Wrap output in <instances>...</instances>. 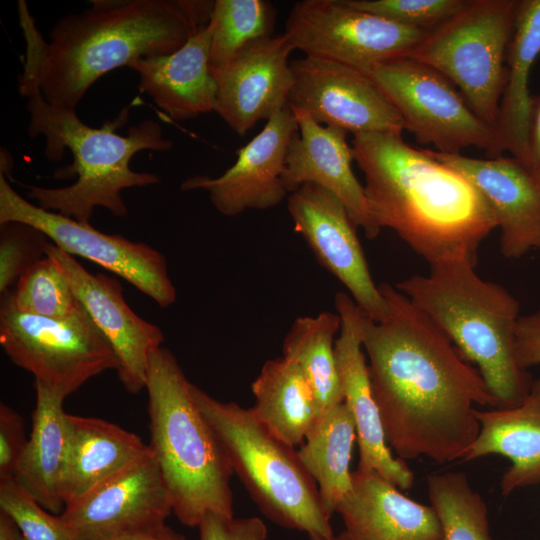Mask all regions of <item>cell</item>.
I'll list each match as a JSON object with an SVG mask.
<instances>
[{
  "mask_svg": "<svg viewBox=\"0 0 540 540\" xmlns=\"http://www.w3.org/2000/svg\"><path fill=\"white\" fill-rule=\"evenodd\" d=\"M289 215L318 262L349 291L352 299L374 321L388 307L372 279L356 234V226L340 200L316 184H304L290 193Z\"/></svg>",
  "mask_w": 540,
  "mask_h": 540,
  "instance_id": "14",
  "label": "cell"
},
{
  "mask_svg": "<svg viewBox=\"0 0 540 540\" xmlns=\"http://www.w3.org/2000/svg\"><path fill=\"white\" fill-rule=\"evenodd\" d=\"M388 312L364 311L362 345L386 441L403 460L463 461L480 424L474 405L498 408L479 371L395 286L378 285Z\"/></svg>",
  "mask_w": 540,
  "mask_h": 540,
  "instance_id": "1",
  "label": "cell"
},
{
  "mask_svg": "<svg viewBox=\"0 0 540 540\" xmlns=\"http://www.w3.org/2000/svg\"><path fill=\"white\" fill-rule=\"evenodd\" d=\"M401 116L405 129L437 152L460 154L477 147L502 156L496 128L482 121L440 72L408 56L373 66L367 73Z\"/></svg>",
  "mask_w": 540,
  "mask_h": 540,
  "instance_id": "10",
  "label": "cell"
},
{
  "mask_svg": "<svg viewBox=\"0 0 540 540\" xmlns=\"http://www.w3.org/2000/svg\"><path fill=\"white\" fill-rule=\"evenodd\" d=\"M276 11L265 0H214L209 26L210 67L221 66L250 45L273 36Z\"/></svg>",
  "mask_w": 540,
  "mask_h": 540,
  "instance_id": "31",
  "label": "cell"
},
{
  "mask_svg": "<svg viewBox=\"0 0 540 540\" xmlns=\"http://www.w3.org/2000/svg\"><path fill=\"white\" fill-rule=\"evenodd\" d=\"M427 489L441 523L443 540H492L487 505L465 473L431 474Z\"/></svg>",
  "mask_w": 540,
  "mask_h": 540,
  "instance_id": "32",
  "label": "cell"
},
{
  "mask_svg": "<svg viewBox=\"0 0 540 540\" xmlns=\"http://www.w3.org/2000/svg\"><path fill=\"white\" fill-rule=\"evenodd\" d=\"M209 23L177 51L140 58L128 67L139 74V91L173 120H187L214 111L217 87L210 71Z\"/></svg>",
  "mask_w": 540,
  "mask_h": 540,
  "instance_id": "23",
  "label": "cell"
},
{
  "mask_svg": "<svg viewBox=\"0 0 540 540\" xmlns=\"http://www.w3.org/2000/svg\"><path fill=\"white\" fill-rule=\"evenodd\" d=\"M24 420L10 406L0 405V481L14 478L18 461L27 445Z\"/></svg>",
  "mask_w": 540,
  "mask_h": 540,
  "instance_id": "38",
  "label": "cell"
},
{
  "mask_svg": "<svg viewBox=\"0 0 540 540\" xmlns=\"http://www.w3.org/2000/svg\"><path fill=\"white\" fill-rule=\"evenodd\" d=\"M251 390L256 418L287 445L300 444L317 418L314 395L301 368L286 357L270 359Z\"/></svg>",
  "mask_w": 540,
  "mask_h": 540,
  "instance_id": "28",
  "label": "cell"
},
{
  "mask_svg": "<svg viewBox=\"0 0 540 540\" xmlns=\"http://www.w3.org/2000/svg\"><path fill=\"white\" fill-rule=\"evenodd\" d=\"M395 285L474 363L498 408L514 407L528 394L532 378L515 356L519 302L501 285L486 281L466 260L430 265Z\"/></svg>",
  "mask_w": 540,
  "mask_h": 540,
  "instance_id": "5",
  "label": "cell"
},
{
  "mask_svg": "<svg viewBox=\"0 0 540 540\" xmlns=\"http://www.w3.org/2000/svg\"><path fill=\"white\" fill-rule=\"evenodd\" d=\"M18 91L27 99L28 135L44 136L46 158L59 161L66 149L73 156L72 164L56 174L59 178L76 177L74 183L61 188L25 186L27 197L37 206L86 223H90L96 207L121 217L128 212L121 197L123 189L159 182L155 174L130 168L131 159L140 151L172 148V141L163 136L157 121L144 120L131 126L127 135H120L115 131L128 119V107H125L101 128L90 127L79 119L74 109L47 102L35 76L24 68L18 76Z\"/></svg>",
  "mask_w": 540,
  "mask_h": 540,
  "instance_id": "4",
  "label": "cell"
},
{
  "mask_svg": "<svg viewBox=\"0 0 540 540\" xmlns=\"http://www.w3.org/2000/svg\"><path fill=\"white\" fill-rule=\"evenodd\" d=\"M191 393L233 472L263 514L284 528L332 538L317 484L294 447L274 436L251 408L221 402L192 383Z\"/></svg>",
  "mask_w": 540,
  "mask_h": 540,
  "instance_id": "7",
  "label": "cell"
},
{
  "mask_svg": "<svg viewBox=\"0 0 540 540\" xmlns=\"http://www.w3.org/2000/svg\"><path fill=\"white\" fill-rule=\"evenodd\" d=\"M335 307L341 326L334 352L344 402L356 427L360 455L357 469L377 472L397 488L409 489L414 481L413 473L403 459L392 456L373 397L368 365L362 351L363 310L344 292L335 295Z\"/></svg>",
  "mask_w": 540,
  "mask_h": 540,
  "instance_id": "19",
  "label": "cell"
},
{
  "mask_svg": "<svg viewBox=\"0 0 540 540\" xmlns=\"http://www.w3.org/2000/svg\"><path fill=\"white\" fill-rule=\"evenodd\" d=\"M297 132L298 123L290 108L278 111L236 152L235 163L222 175L187 178L181 190L207 191L213 206L225 216L277 206L289 194L283 174L288 147Z\"/></svg>",
  "mask_w": 540,
  "mask_h": 540,
  "instance_id": "17",
  "label": "cell"
},
{
  "mask_svg": "<svg viewBox=\"0 0 540 540\" xmlns=\"http://www.w3.org/2000/svg\"><path fill=\"white\" fill-rule=\"evenodd\" d=\"M291 69L288 107L305 111L317 123L353 135L405 130L398 111L368 74L308 56L291 62Z\"/></svg>",
  "mask_w": 540,
  "mask_h": 540,
  "instance_id": "13",
  "label": "cell"
},
{
  "mask_svg": "<svg viewBox=\"0 0 540 540\" xmlns=\"http://www.w3.org/2000/svg\"><path fill=\"white\" fill-rule=\"evenodd\" d=\"M200 540H266L267 527L258 517L234 518L207 513L198 525Z\"/></svg>",
  "mask_w": 540,
  "mask_h": 540,
  "instance_id": "37",
  "label": "cell"
},
{
  "mask_svg": "<svg viewBox=\"0 0 540 540\" xmlns=\"http://www.w3.org/2000/svg\"><path fill=\"white\" fill-rule=\"evenodd\" d=\"M293 47L284 33L260 40L229 62L210 67L217 93L214 111L239 136L288 107L294 77Z\"/></svg>",
  "mask_w": 540,
  "mask_h": 540,
  "instance_id": "18",
  "label": "cell"
},
{
  "mask_svg": "<svg viewBox=\"0 0 540 540\" xmlns=\"http://www.w3.org/2000/svg\"><path fill=\"white\" fill-rule=\"evenodd\" d=\"M540 54V0H519L505 57V81L496 129L504 151L527 169L535 99L529 92L531 68Z\"/></svg>",
  "mask_w": 540,
  "mask_h": 540,
  "instance_id": "27",
  "label": "cell"
},
{
  "mask_svg": "<svg viewBox=\"0 0 540 540\" xmlns=\"http://www.w3.org/2000/svg\"><path fill=\"white\" fill-rule=\"evenodd\" d=\"M12 301L22 312L48 318H65L81 303L71 287L46 255L31 265L10 290Z\"/></svg>",
  "mask_w": 540,
  "mask_h": 540,
  "instance_id": "33",
  "label": "cell"
},
{
  "mask_svg": "<svg viewBox=\"0 0 540 540\" xmlns=\"http://www.w3.org/2000/svg\"><path fill=\"white\" fill-rule=\"evenodd\" d=\"M171 513L169 494L149 447L59 515L75 540H105L163 523Z\"/></svg>",
  "mask_w": 540,
  "mask_h": 540,
  "instance_id": "16",
  "label": "cell"
},
{
  "mask_svg": "<svg viewBox=\"0 0 540 540\" xmlns=\"http://www.w3.org/2000/svg\"><path fill=\"white\" fill-rule=\"evenodd\" d=\"M34 386L32 431L14 479L47 511L61 514L65 508L63 483L69 452L67 413L63 398L38 382Z\"/></svg>",
  "mask_w": 540,
  "mask_h": 540,
  "instance_id": "25",
  "label": "cell"
},
{
  "mask_svg": "<svg viewBox=\"0 0 540 540\" xmlns=\"http://www.w3.org/2000/svg\"><path fill=\"white\" fill-rule=\"evenodd\" d=\"M428 31L356 9L345 0H301L290 10L285 36L305 56L368 73L378 63L408 56Z\"/></svg>",
  "mask_w": 540,
  "mask_h": 540,
  "instance_id": "11",
  "label": "cell"
},
{
  "mask_svg": "<svg viewBox=\"0 0 540 540\" xmlns=\"http://www.w3.org/2000/svg\"><path fill=\"white\" fill-rule=\"evenodd\" d=\"M355 438L354 418L342 402L316 418L297 451L318 486L321 506L329 518L352 488L349 466Z\"/></svg>",
  "mask_w": 540,
  "mask_h": 540,
  "instance_id": "29",
  "label": "cell"
},
{
  "mask_svg": "<svg viewBox=\"0 0 540 540\" xmlns=\"http://www.w3.org/2000/svg\"><path fill=\"white\" fill-rule=\"evenodd\" d=\"M350 6L395 23L432 31L460 9L468 0H345Z\"/></svg>",
  "mask_w": 540,
  "mask_h": 540,
  "instance_id": "36",
  "label": "cell"
},
{
  "mask_svg": "<svg viewBox=\"0 0 540 540\" xmlns=\"http://www.w3.org/2000/svg\"><path fill=\"white\" fill-rule=\"evenodd\" d=\"M465 176L483 195L500 228V251L509 259L540 250V186L513 157L476 159L428 149Z\"/></svg>",
  "mask_w": 540,
  "mask_h": 540,
  "instance_id": "21",
  "label": "cell"
},
{
  "mask_svg": "<svg viewBox=\"0 0 540 540\" xmlns=\"http://www.w3.org/2000/svg\"><path fill=\"white\" fill-rule=\"evenodd\" d=\"M515 356L518 365H540V310L519 317L515 328Z\"/></svg>",
  "mask_w": 540,
  "mask_h": 540,
  "instance_id": "39",
  "label": "cell"
},
{
  "mask_svg": "<svg viewBox=\"0 0 540 540\" xmlns=\"http://www.w3.org/2000/svg\"><path fill=\"white\" fill-rule=\"evenodd\" d=\"M354 160L377 227L395 231L430 265L477 262L482 241L497 228L490 205L461 173L400 132L353 135Z\"/></svg>",
  "mask_w": 540,
  "mask_h": 540,
  "instance_id": "3",
  "label": "cell"
},
{
  "mask_svg": "<svg viewBox=\"0 0 540 540\" xmlns=\"http://www.w3.org/2000/svg\"><path fill=\"white\" fill-rule=\"evenodd\" d=\"M0 344L9 359L65 399L92 377L117 370L116 355L84 307L65 318L17 309L1 294Z\"/></svg>",
  "mask_w": 540,
  "mask_h": 540,
  "instance_id": "9",
  "label": "cell"
},
{
  "mask_svg": "<svg viewBox=\"0 0 540 540\" xmlns=\"http://www.w3.org/2000/svg\"><path fill=\"white\" fill-rule=\"evenodd\" d=\"M45 253L110 343L125 390L131 394L141 392L145 389L149 357L164 341L161 329L129 307L118 280L90 273L52 242L46 245Z\"/></svg>",
  "mask_w": 540,
  "mask_h": 540,
  "instance_id": "15",
  "label": "cell"
},
{
  "mask_svg": "<svg viewBox=\"0 0 540 540\" xmlns=\"http://www.w3.org/2000/svg\"><path fill=\"white\" fill-rule=\"evenodd\" d=\"M341 320L338 313L323 311L296 318L283 340V357L302 370L315 399L317 417L344 402L334 345Z\"/></svg>",
  "mask_w": 540,
  "mask_h": 540,
  "instance_id": "30",
  "label": "cell"
},
{
  "mask_svg": "<svg viewBox=\"0 0 540 540\" xmlns=\"http://www.w3.org/2000/svg\"><path fill=\"white\" fill-rule=\"evenodd\" d=\"M336 512L350 540H443L434 508L405 496L374 471L352 472V488Z\"/></svg>",
  "mask_w": 540,
  "mask_h": 540,
  "instance_id": "22",
  "label": "cell"
},
{
  "mask_svg": "<svg viewBox=\"0 0 540 540\" xmlns=\"http://www.w3.org/2000/svg\"><path fill=\"white\" fill-rule=\"evenodd\" d=\"M0 509L15 520L26 540H75L60 515L47 511L14 478L0 481Z\"/></svg>",
  "mask_w": 540,
  "mask_h": 540,
  "instance_id": "34",
  "label": "cell"
},
{
  "mask_svg": "<svg viewBox=\"0 0 540 540\" xmlns=\"http://www.w3.org/2000/svg\"><path fill=\"white\" fill-rule=\"evenodd\" d=\"M527 170L540 186V98L535 99L534 103Z\"/></svg>",
  "mask_w": 540,
  "mask_h": 540,
  "instance_id": "40",
  "label": "cell"
},
{
  "mask_svg": "<svg viewBox=\"0 0 540 540\" xmlns=\"http://www.w3.org/2000/svg\"><path fill=\"white\" fill-rule=\"evenodd\" d=\"M518 6L519 0H468L408 55L444 75L471 110L494 128Z\"/></svg>",
  "mask_w": 540,
  "mask_h": 540,
  "instance_id": "8",
  "label": "cell"
},
{
  "mask_svg": "<svg viewBox=\"0 0 540 540\" xmlns=\"http://www.w3.org/2000/svg\"><path fill=\"white\" fill-rule=\"evenodd\" d=\"M10 221L33 226L64 252L125 279L161 308L176 301V289L162 253L145 243L106 234L90 223L42 209L20 196L0 172V223Z\"/></svg>",
  "mask_w": 540,
  "mask_h": 540,
  "instance_id": "12",
  "label": "cell"
},
{
  "mask_svg": "<svg viewBox=\"0 0 540 540\" xmlns=\"http://www.w3.org/2000/svg\"><path fill=\"white\" fill-rule=\"evenodd\" d=\"M309 539L310 540H350V538H349V536H348V534L346 533L345 530L343 532H341L340 534L336 535V536L334 535L330 539L319 537V536H309Z\"/></svg>",
  "mask_w": 540,
  "mask_h": 540,
  "instance_id": "43",
  "label": "cell"
},
{
  "mask_svg": "<svg viewBox=\"0 0 540 540\" xmlns=\"http://www.w3.org/2000/svg\"><path fill=\"white\" fill-rule=\"evenodd\" d=\"M0 540H26L15 520L0 509Z\"/></svg>",
  "mask_w": 540,
  "mask_h": 540,
  "instance_id": "42",
  "label": "cell"
},
{
  "mask_svg": "<svg viewBox=\"0 0 540 540\" xmlns=\"http://www.w3.org/2000/svg\"><path fill=\"white\" fill-rule=\"evenodd\" d=\"M148 444L166 485L172 513L198 527L207 513L233 517L234 473L215 433L198 409L172 352L160 347L148 361Z\"/></svg>",
  "mask_w": 540,
  "mask_h": 540,
  "instance_id": "6",
  "label": "cell"
},
{
  "mask_svg": "<svg viewBox=\"0 0 540 540\" xmlns=\"http://www.w3.org/2000/svg\"><path fill=\"white\" fill-rule=\"evenodd\" d=\"M19 24L26 42L24 69L51 105L76 109L106 73L140 58L180 49L211 17L214 1L94 0L59 20L43 39L24 0Z\"/></svg>",
  "mask_w": 540,
  "mask_h": 540,
  "instance_id": "2",
  "label": "cell"
},
{
  "mask_svg": "<svg viewBox=\"0 0 540 540\" xmlns=\"http://www.w3.org/2000/svg\"><path fill=\"white\" fill-rule=\"evenodd\" d=\"M48 238L38 229L21 222L0 223V292L10 291L20 276L46 256Z\"/></svg>",
  "mask_w": 540,
  "mask_h": 540,
  "instance_id": "35",
  "label": "cell"
},
{
  "mask_svg": "<svg viewBox=\"0 0 540 540\" xmlns=\"http://www.w3.org/2000/svg\"><path fill=\"white\" fill-rule=\"evenodd\" d=\"M105 540H187L182 534L163 523L139 528Z\"/></svg>",
  "mask_w": 540,
  "mask_h": 540,
  "instance_id": "41",
  "label": "cell"
},
{
  "mask_svg": "<svg viewBox=\"0 0 540 540\" xmlns=\"http://www.w3.org/2000/svg\"><path fill=\"white\" fill-rule=\"evenodd\" d=\"M66 420L69 452L63 483L65 506L126 468L149 448L139 436L109 421L73 414H67Z\"/></svg>",
  "mask_w": 540,
  "mask_h": 540,
  "instance_id": "26",
  "label": "cell"
},
{
  "mask_svg": "<svg viewBox=\"0 0 540 540\" xmlns=\"http://www.w3.org/2000/svg\"><path fill=\"white\" fill-rule=\"evenodd\" d=\"M479 434L463 462L500 455L511 465L500 481L502 496L540 484V376L523 401L508 408L474 410Z\"/></svg>",
  "mask_w": 540,
  "mask_h": 540,
  "instance_id": "24",
  "label": "cell"
},
{
  "mask_svg": "<svg viewBox=\"0 0 540 540\" xmlns=\"http://www.w3.org/2000/svg\"><path fill=\"white\" fill-rule=\"evenodd\" d=\"M298 123L286 155L283 183L292 193L304 184H316L328 190L346 208L353 224L367 238L375 239L380 229L372 220L364 186L356 178L354 153L347 132L314 121L305 111L290 108Z\"/></svg>",
  "mask_w": 540,
  "mask_h": 540,
  "instance_id": "20",
  "label": "cell"
}]
</instances>
